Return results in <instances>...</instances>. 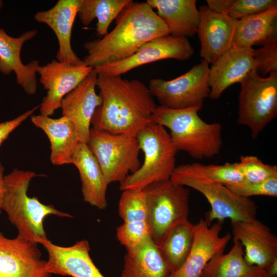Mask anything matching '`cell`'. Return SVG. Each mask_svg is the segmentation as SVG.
Returning a JSON list of instances; mask_svg holds the SVG:
<instances>
[{"label": "cell", "instance_id": "1", "mask_svg": "<svg viewBox=\"0 0 277 277\" xmlns=\"http://www.w3.org/2000/svg\"><path fill=\"white\" fill-rule=\"evenodd\" d=\"M96 87L102 104L93 115V128L136 135L152 122L157 106L148 87L140 80L97 74Z\"/></svg>", "mask_w": 277, "mask_h": 277}, {"label": "cell", "instance_id": "2", "mask_svg": "<svg viewBox=\"0 0 277 277\" xmlns=\"http://www.w3.org/2000/svg\"><path fill=\"white\" fill-rule=\"evenodd\" d=\"M114 28L101 39L88 41L84 64L95 68L126 59L144 44L169 35L167 27L146 2L132 1L115 18Z\"/></svg>", "mask_w": 277, "mask_h": 277}, {"label": "cell", "instance_id": "3", "mask_svg": "<svg viewBox=\"0 0 277 277\" xmlns=\"http://www.w3.org/2000/svg\"><path fill=\"white\" fill-rule=\"evenodd\" d=\"M201 109H172L159 105L152 116L153 122L169 129L177 151H185L199 160L218 155L223 143L221 125L203 121L198 114Z\"/></svg>", "mask_w": 277, "mask_h": 277}, {"label": "cell", "instance_id": "4", "mask_svg": "<svg viewBox=\"0 0 277 277\" xmlns=\"http://www.w3.org/2000/svg\"><path fill=\"white\" fill-rule=\"evenodd\" d=\"M35 176L32 171L17 169L4 176L5 189L2 210L6 213L9 221L16 228L17 237L39 244L41 240L47 238L44 227L47 216H72L52 205L41 203L36 197L28 195L30 183Z\"/></svg>", "mask_w": 277, "mask_h": 277}, {"label": "cell", "instance_id": "5", "mask_svg": "<svg viewBox=\"0 0 277 277\" xmlns=\"http://www.w3.org/2000/svg\"><path fill=\"white\" fill-rule=\"evenodd\" d=\"M170 179L192 188L202 193L209 203L211 210L206 214L205 221L211 225L214 220L223 222L249 221L256 219L258 206L250 198L240 196L227 186L211 181L203 173L199 163L176 166Z\"/></svg>", "mask_w": 277, "mask_h": 277}, {"label": "cell", "instance_id": "6", "mask_svg": "<svg viewBox=\"0 0 277 277\" xmlns=\"http://www.w3.org/2000/svg\"><path fill=\"white\" fill-rule=\"evenodd\" d=\"M136 138L144 162L120 183L122 191L142 190L153 183L170 180L176 167L177 151L164 127L152 122L137 133Z\"/></svg>", "mask_w": 277, "mask_h": 277}, {"label": "cell", "instance_id": "7", "mask_svg": "<svg viewBox=\"0 0 277 277\" xmlns=\"http://www.w3.org/2000/svg\"><path fill=\"white\" fill-rule=\"evenodd\" d=\"M143 190L150 237L159 247L174 226L188 219L190 190L170 179L150 184Z\"/></svg>", "mask_w": 277, "mask_h": 277}, {"label": "cell", "instance_id": "8", "mask_svg": "<svg viewBox=\"0 0 277 277\" xmlns=\"http://www.w3.org/2000/svg\"><path fill=\"white\" fill-rule=\"evenodd\" d=\"M240 84L237 122L255 140L277 115V72L264 77L255 69Z\"/></svg>", "mask_w": 277, "mask_h": 277}, {"label": "cell", "instance_id": "9", "mask_svg": "<svg viewBox=\"0 0 277 277\" xmlns=\"http://www.w3.org/2000/svg\"><path fill=\"white\" fill-rule=\"evenodd\" d=\"M87 144L97 160L109 184L123 182L141 166L136 135L113 134L95 128L90 130Z\"/></svg>", "mask_w": 277, "mask_h": 277}, {"label": "cell", "instance_id": "10", "mask_svg": "<svg viewBox=\"0 0 277 277\" xmlns=\"http://www.w3.org/2000/svg\"><path fill=\"white\" fill-rule=\"evenodd\" d=\"M209 64L204 60L179 77L169 81L151 78L149 90L160 105L172 109L202 108L209 97Z\"/></svg>", "mask_w": 277, "mask_h": 277}, {"label": "cell", "instance_id": "11", "mask_svg": "<svg viewBox=\"0 0 277 277\" xmlns=\"http://www.w3.org/2000/svg\"><path fill=\"white\" fill-rule=\"evenodd\" d=\"M194 52L188 38L169 34L147 42L126 59L101 65L94 69L97 74L121 76L133 69L160 60H187Z\"/></svg>", "mask_w": 277, "mask_h": 277}, {"label": "cell", "instance_id": "12", "mask_svg": "<svg viewBox=\"0 0 277 277\" xmlns=\"http://www.w3.org/2000/svg\"><path fill=\"white\" fill-rule=\"evenodd\" d=\"M85 64L71 65L53 60L39 66L36 73L47 94L39 105L41 114L49 116L61 108L64 97L74 89L93 70Z\"/></svg>", "mask_w": 277, "mask_h": 277}, {"label": "cell", "instance_id": "13", "mask_svg": "<svg viewBox=\"0 0 277 277\" xmlns=\"http://www.w3.org/2000/svg\"><path fill=\"white\" fill-rule=\"evenodd\" d=\"M37 245L0 232V277H51Z\"/></svg>", "mask_w": 277, "mask_h": 277}, {"label": "cell", "instance_id": "14", "mask_svg": "<svg viewBox=\"0 0 277 277\" xmlns=\"http://www.w3.org/2000/svg\"><path fill=\"white\" fill-rule=\"evenodd\" d=\"M223 222L209 225L201 219L194 224V239L191 250L184 264L167 277H200L204 268L214 256L224 253L231 235L221 236Z\"/></svg>", "mask_w": 277, "mask_h": 277}, {"label": "cell", "instance_id": "15", "mask_svg": "<svg viewBox=\"0 0 277 277\" xmlns=\"http://www.w3.org/2000/svg\"><path fill=\"white\" fill-rule=\"evenodd\" d=\"M200 21L196 33L201 43L200 56L212 64L232 48L237 19L216 12L207 5L199 8Z\"/></svg>", "mask_w": 277, "mask_h": 277}, {"label": "cell", "instance_id": "16", "mask_svg": "<svg viewBox=\"0 0 277 277\" xmlns=\"http://www.w3.org/2000/svg\"><path fill=\"white\" fill-rule=\"evenodd\" d=\"M231 225L233 241L241 243L249 264L266 271L277 260V237L266 225L256 219L231 222Z\"/></svg>", "mask_w": 277, "mask_h": 277}, {"label": "cell", "instance_id": "17", "mask_svg": "<svg viewBox=\"0 0 277 277\" xmlns=\"http://www.w3.org/2000/svg\"><path fill=\"white\" fill-rule=\"evenodd\" d=\"M48 254L47 270L51 274L72 277H105L92 261L90 248L86 240L72 246L63 247L52 243L48 238L39 241Z\"/></svg>", "mask_w": 277, "mask_h": 277}, {"label": "cell", "instance_id": "18", "mask_svg": "<svg viewBox=\"0 0 277 277\" xmlns=\"http://www.w3.org/2000/svg\"><path fill=\"white\" fill-rule=\"evenodd\" d=\"M123 223L116 229V236L126 249L135 248L150 237L146 196L144 191H122L118 206Z\"/></svg>", "mask_w": 277, "mask_h": 277}, {"label": "cell", "instance_id": "19", "mask_svg": "<svg viewBox=\"0 0 277 277\" xmlns=\"http://www.w3.org/2000/svg\"><path fill=\"white\" fill-rule=\"evenodd\" d=\"M253 51V48H232L211 64L208 74L209 97L219 98L229 86L240 83L256 69Z\"/></svg>", "mask_w": 277, "mask_h": 277}, {"label": "cell", "instance_id": "20", "mask_svg": "<svg viewBox=\"0 0 277 277\" xmlns=\"http://www.w3.org/2000/svg\"><path fill=\"white\" fill-rule=\"evenodd\" d=\"M97 74L94 68L91 72L62 101L63 116L74 124L80 142L87 143L90 126L94 113L102 104L95 91Z\"/></svg>", "mask_w": 277, "mask_h": 277}, {"label": "cell", "instance_id": "21", "mask_svg": "<svg viewBox=\"0 0 277 277\" xmlns=\"http://www.w3.org/2000/svg\"><path fill=\"white\" fill-rule=\"evenodd\" d=\"M82 0H58L48 10L37 12L34 19L50 28L58 43L56 60L71 65L84 64L72 48L71 38L74 20Z\"/></svg>", "mask_w": 277, "mask_h": 277}, {"label": "cell", "instance_id": "22", "mask_svg": "<svg viewBox=\"0 0 277 277\" xmlns=\"http://www.w3.org/2000/svg\"><path fill=\"white\" fill-rule=\"evenodd\" d=\"M37 32L36 29L28 30L17 37H13L0 28V72L7 75L14 72L16 83L28 95L36 92V70L39 63L33 60L24 64L21 52L24 43L35 37Z\"/></svg>", "mask_w": 277, "mask_h": 277}, {"label": "cell", "instance_id": "23", "mask_svg": "<svg viewBox=\"0 0 277 277\" xmlns=\"http://www.w3.org/2000/svg\"><path fill=\"white\" fill-rule=\"evenodd\" d=\"M71 164L78 170L84 201L99 209H105L107 206L106 193L109 184L87 143L78 144Z\"/></svg>", "mask_w": 277, "mask_h": 277}, {"label": "cell", "instance_id": "24", "mask_svg": "<svg viewBox=\"0 0 277 277\" xmlns=\"http://www.w3.org/2000/svg\"><path fill=\"white\" fill-rule=\"evenodd\" d=\"M31 119L50 141L51 163L55 165L71 164L73 154L80 143L73 122L65 116L54 119L39 114L32 116Z\"/></svg>", "mask_w": 277, "mask_h": 277}, {"label": "cell", "instance_id": "25", "mask_svg": "<svg viewBox=\"0 0 277 277\" xmlns=\"http://www.w3.org/2000/svg\"><path fill=\"white\" fill-rule=\"evenodd\" d=\"M165 23L169 34L177 37H192L197 32L200 12L195 0H147Z\"/></svg>", "mask_w": 277, "mask_h": 277}, {"label": "cell", "instance_id": "26", "mask_svg": "<svg viewBox=\"0 0 277 277\" xmlns=\"http://www.w3.org/2000/svg\"><path fill=\"white\" fill-rule=\"evenodd\" d=\"M277 6L237 21L232 48H252L277 41Z\"/></svg>", "mask_w": 277, "mask_h": 277}, {"label": "cell", "instance_id": "27", "mask_svg": "<svg viewBox=\"0 0 277 277\" xmlns=\"http://www.w3.org/2000/svg\"><path fill=\"white\" fill-rule=\"evenodd\" d=\"M121 277H167L170 271L151 238L127 249Z\"/></svg>", "mask_w": 277, "mask_h": 277}, {"label": "cell", "instance_id": "28", "mask_svg": "<svg viewBox=\"0 0 277 277\" xmlns=\"http://www.w3.org/2000/svg\"><path fill=\"white\" fill-rule=\"evenodd\" d=\"M200 277H267L265 269L249 264L245 259L244 248L238 241L227 253L213 257Z\"/></svg>", "mask_w": 277, "mask_h": 277}, {"label": "cell", "instance_id": "29", "mask_svg": "<svg viewBox=\"0 0 277 277\" xmlns=\"http://www.w3.org/2000/svg\"><path fill=\"white\" fill-rule=\"evenodd\" d=\"M193 227L188 219L179 222L158 247L170 273L178 270L186 261L193 242Z\"/></svg>", "mask_w": 277, "mask_h": 277}, {"label": "cell", "instance_id": "30", "mask_svg": "<svg viewBox=\"0 0 277 277\" xmlns=\"http://www.w3.org/2000/svg\"><path fill=\"white\" fill-rule=\"evenodd\" d=\"M132 0H82L77 15L83 25L97 18V35L103 37L113 19Z\"/></svg>", "mask_w": 277, "mask_h": 277}, {"label": "cell", "instance_id": "31", "mask_svg": "<svg viewBox=\"0 0 277 277\" xmlns=\"http://www.w3.org/2000/svg\"><path fill=\"white\" fill-rule=\"evenodd\" d=\"M211 9L239 20L277 6L276 0H207Z\"/></svg>", "mask_w": 277, "mask_h": 277}, {"label": "cell", "instance_id": "32", "mask_svg": "<svg viewBox=\"0 0 277 277\" xmlns=\"http://www.w3.org/2000/svg\"><path fill=\"white\" fill-rule=\"evenodd\" d=\"M238 163L244 182H260L277 176L276 165L265 164L254 155H242Z\"/></svg>", "mask_w": 277, "mask_h": 277}, {"label": "cell", "instance_id": "33", "mask_svg": "<svg viewBox=\"0 0 277 277\" xmlns=\"http://www.w3.org/2000/svg\"><path fill=\"white\" fill-rule=\"evenodd\" d=\"M199 165L205 176L215 183L230 186L244 182L238 162L208 165L199 163Z\"/></svg>", "mask_w": 277, "mask_h": 277}, {"label": "cell", "instance_id": "34", "mask_svg": "<svg viewBox=\"0 0 277 277\" xmlns=\"http://www.w3.org/2000/svg\"><path fill=\"white\" fill-rule=\"evenodd\" d=\"M236 194L249 198L252 196H277V176L256 183L242 182L227 186Z\"/></svg>", "mask_w": 277, "mask_h": 277}, {"label": "cell", "instance_id": "35", "mask_svg": "<svg viewBox=\"0 0 277 277\" xmlns=\"http://www.w3.org/2000/svg\"><path fill=\"white\" fill-rule=\"evenodd\" d=\"M253 56L256 63V70L264 76L277 72V41L254 49Z\"/></svg>", "mask_w": 277, "mask_h": 277}, {"label": "cell", "instance_id": "36", "mask_svg": "<svg viewBox=\"0 0 277 277\" xmlns=\"http://www.w3.org/2000/svg\"><path fill=\"white\" fill-rule=\"evenodd\" d=\"M38 108H39V105L26 111L15 118L0 123V146L8 137L13 131L24 121L31 116Z\"/></svg>", "mask_w": 277, "mask_h": 277}, {"label": "cell", "instance_id": "37", "mask_svg": "<svg viewBox=\"0 0 277 277\" xmlns=\"http://www.w3.org/2000/svg\"><path fill=\"white\" fill-rule=\"evenodd\" d=\"M4 172V167L0 160V213L2 212V204L5 189Z\"/></svg>", "mask_w": 277, "mask_h": 277}, {"label": "cell", "instance_id": "38", "mask_svg": "<svg viewBox=\"0 0 277 277\" xmlns=\"http://www.w3.org/2000/svg\"><path fill=\"white\" fill-rule=\"evenodd\" d=\"M3 6V1L0 0V10L2 9Z\"/></svg>", "mask_w": 277, "mask_h": 277}]
</instances>
